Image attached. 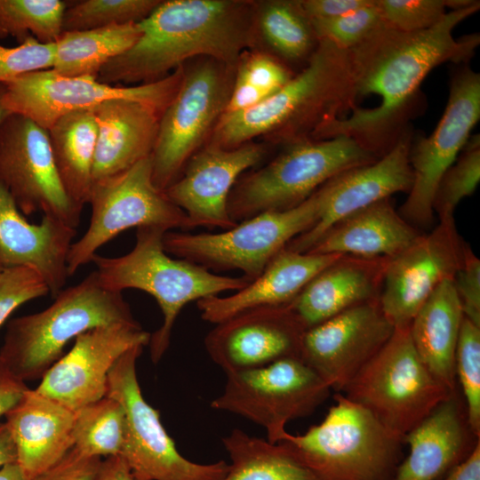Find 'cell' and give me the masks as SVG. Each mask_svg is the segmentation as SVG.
Segmentation results:
<instances>
[{
    "instance_id": "obj_1",
    "label": "cell",
    "mask_w": 480,
    "mask_h": 480,
    "mask_svg": "<svg viewBox=\"0 0 480 480\" xmlns=\"http://www.w3.org/2000/svg\"><path fill=\"white\" fill-rule=\"evenodd\" d=\"M479 1L447 12L431 28L402 32L385 25L348 50L355 108L348 116L322 124L312 139L344 135L380 157L411 127L422 106L420 84L444 62L468 61L479 44L478 33L454 38L453 28L476 13Z\"/></svg>"
},
{
    "instance_id": "obj_2",
    "label": "cell",
    "mask_w": 480,
    "mask_h": 480,
    "mask_svg": "<svg viewBox=\"0 0 480 480\" xmlns=\"http://www.w3.org/2000/svg\"><path fill=\"white\" fill-rule=\"evenodd\" d=\"M255 1L166 0L139 24L140 36L106 64L97 79L116 85L159 81L188 61L208 57L236 67L252 47Z\"/></svg>"
},
{
    "instance_id": "obj_3",
    "label": "cell",
    "mask_w": 480,
    "mask_h": 480,
    "mask_svg": "<svg viewBox=\"0 0 480 480\" xmlns=\"http://www.w3.org/2000/svg\"><path fill=\"white\" fill-rule=\"evenodd\" d=\"M355 107L348 52L319 40L285 85L250 109L223 114L206 143L232 148L261 136L287 145L311 138L322 124Z\"/></svg>"
},
{
    "instance_id": "obj_4",
    "label": "cell",
    "mask_w": 480,
    "mask_h": 480,
    "mask_svg": "<svg viewBox=\"0 0 480 480\" xmlns=\"http://www.w3.org/2000/svg\"><path fill=\"white\" fill-rule=\"evenodd\" d=\"M165 232L159 227H140L131 252L116 258L96 254L92 260L104 287L119 292L138 289L156 300L164 320L151 334L148 344L155 364L168 349L174 323L188 303L227 291H239L251 282L244 276L216 275L196 263L170 257L163 245Z\"/></svg>"
},
{
    "instance_id": "obj_5",
    "label": "cell",
    "mask_w": 480,
    "mask_h": 480,
    "mask_svg": "<svg viewBox=\"0 0 480 480\" xmlns=\"http://www.w3.org/2000/svg\"><path fill=\"white\" fill-rule=\"evenodd\" d=\"M137 322L122 292L104 287L97 272L63 289L45 309L12 319L0 356L21 380L42 379L65 346L93 328Z\"/></svg>"
},
{
    "instance_id": "obj_6",
    "label": "cell",
    "mask_w": 480,
    "mask_h": 480,
    "mask_svg": "<svg viewBox=\"0 0 480 480\" xmlns=\"http://www.w3.org/2000/svg\"><path fill=\"white\" fill-rule=\"evenodd\" d=\"M334 400L322 422L280 443L321 480H391L403 439L343 394Z\"/></svg>"
},
{
    "instance_id": "obj_7",
    "label": "cell",
    "mask_w": 480,
    "mask_h": 480,
    "mask_svg": "<svg viewBox=\"0 0 480 480\" xmlns=\"http://www.w3.org/2000/svg\"><path fill=\"white\" fill-rule=\"evenodd\" d=\"M285 146L273 160L235 184L228 201L235 222L292 208L340 172L380 158L344 135L308 138Z\"/></svg>"
},
{
    "instance_id": "obj_8",
    "label": "cell",
    "mask_w": 480,
    "mask_h": 480,
    "mask_svg": "<svg viewBox=\"0 0 480 480\" xmlns=\"http://www.w3.org/2000/svg\"><path fill=\"white\" fill-rule=\"evenodd\" d=\"M452 392L423 364L408 326L395 328L386 344L340 393L404 439Z\"/></svg>"
},
{
    "instance_id": "obj_9",
    "label": "cell",
    "mask_w": 480,
    "mask_h": 480,
    "mask_svg": "<svg viewBox=\"0 0 480 480\" xmlns=\"http://www.w3.org/2000/svg\"><path fill=\"white\" fill-rule=\"evenodd\" d=\"M323 197L319 188L301 204L282 211H268L219 233L166 231L165 252L208 270H240L252 281L296 236L320 219Z\"/></svg>"
},
{
    "instance_id": "obj_10",
    "label": "cell",
    "mask_w": 480,
    "mask_h": 480,
    "mask_svg": "<svg viewBox=\"0 0 480 480\" xmlns=\"http://www.w3.org/2000/svg\"><path fill=\"white\" fill-rule=\"evenodd\" d=\"M180 85L159 120L151 154L152 179L164 191L181 174L190 157L224 114L236 67L200 57L185 63Z\"/></svg>"
},
{
    "instance_id": "obj_11",
    "label": "cell",
    "mask_w": 480,
    "mask_h": 480,
    "mask_svg": "<svg viewBox=\"0 0 480 480\" xmlns=\"http://www.w3.org/2000/svg\"><path fill=\"white\" fill-rule=\"evenodd\" d=\"M222 392L211 402L262 427L270 443L288 433L286 425L312 414L330 396L329 386L300 357L227 373Z\"/></svg>"
},
{
    "instance_id": "obj_12",
    "label": "cell",
    "mask_w": 480,
    "mask_h": 480,
    "mask_svg": "<svg viewBox=\"0 0 480 480\" xmlns=\"http://www.w3.org/2000/svg\"><path fill=\"white\" fill-rule=\"evenodd\" d=\"M88 203L90 225L68 254L69 276L91 262L103 244L130 228L188 230L184 212L153 182L151 155L118 174L93 182Z\"/></svg>"
},
{
    "instance_id": "obj_13",
    "label": "cell",
    "mask_w": 480,
    "mask_h": 480,
    "mask_svg": "<svg viewBox=\"0 0 480 480\" xmlns=\"http://www.w3.org/2000/svg\"><path fill=\"white\" fill-rule=\"evenodd\" d=\"M144 347L132 348L108 374L107 395L125 412V436L120 455L147 480H220L228 463H198L185 458L164 428L159 412L144 398L136 363Z\"/></svg>"
},
{
    "instance_id": "obj_14",
    "label": "cell",
    "mask_w": 480,
    "mask_h": 480,
    "mask_svg": "<svg viewBox=\"0 0 480 480\" xmlns=\"http://www.w3.org/2000/svg\"><path fill=\"white\" fill-rule=\"evenodd\" d=\"M180 67L150 84L122 86L93 76H64L52 68L23 74L4 84L3 104L12 114L24 116L48 130L60 116L93 108L111 100H132L164 112L181 80Z\"/></svg>"
},
{
    "instance_id": "obj_15",
    "label": "cell",
    "mask_w": 480,
    "mask_h": 480,
    "mask_svg": "<svg viewBox=\"0 0 480 480\" xmlns=\"http://www.w3.org/2000/svg\"><path fill=\"white\" fill-rule=\"evenodd\" d=\"M479 118L480 75L464 65L451 77L447 104L435 130L428 137L412 139V184L399 213L408 223H431L438 183L462 151Z\"/></svg>"
},
{
    "instance_id": "obj_16",
    "label": "cell",
    "mask_w": 480,
    "mask_h": 480,
    "mask_svg": "<svg viewBox=\"0 0 480 480\" xmlns=\"http://www.w3.org/2000/svg\"><path fill=\"white\" fill-rule=\"evenodd\" d=\"M0 184L23 215L42 212L76 228L84 207L67 194L51 149L48 131L11 113L0 125Z\"/></svg>"
},
{
    "instance_id": "obj_17",
    "label": "cell",
    "mask_w": 480,
    "mask_h": 480,
    "mask_svg": "<svg viewBox=\"0 0 480 480\" xmlns=\"http://www.w3.org/2000/svg\"><path fill=\"white\" fill-rule=\"evenodd\" d=\"M465 247L454 218L444 219L431 233L420 235L404 251L387 259L378 300L395 328L410 326L435 289L444 280L454 278Z\"/></svg>"
},
{
    "instance_id": "obj_18",
    "label": "cell",
    "mask_w": 480,
    "mask_h": 480,
    "mask_svg": "<svg viewBox=\"0 0 480 480\" xmlns=\"http://www.w3.org/2000/svg\"><path fill=\"white\" fill-rule=\"evenodd\" d=\"M394 330L379 300H371L306 329L300 356L331 390L340 393L386 344Z\"/></svg>"
},
{
    "instance_id": "obj_19",
    "label": "cell",
    "mask_w": 480,
    "mask_h": 480,
    "mask_svg": "<svg viewBox=\"0 0 480 480\" xmlns=\"http://www.w3.org/2000/svg\"><path fill=\"white\" fill-rule=\"evenodd\" d=\"M150 336L138 322L86 331L44 373L36 389L76 412L107 395L115 364L132 348L148 345Z\"/></svg>"
},
{
    "instance_id": "obj_20",
    "label": "cell",
    "mask_w": 480,
    "mask_h": 480,
    "mask_svg": "<svg viewBox=\"0 0 480 480\" xmlns=\"http://www.w3.org/2000/svg\"><path fill=\"white\" fill-rule=\"evenodd\" d=\"M268 147L251 141L224 148L206 143L185 165L180 176L164 192L188 219V230L197 227L230 229L237 223L229 216L228 201L238 179L259 164Z\"/></svg>"
},
{
    "instance_id": "obj_21",
    "label": "cell",
    "mask_w": 480,
    "mask_h": 480,
    "mask_svg": "<svg viewBox=\"0 0 480 480\" xmlns=\"http://www.w3.org/2000/svg\"><path fill=\"white\" fill-rule=\"evenodd\" d=\"M304 331L286 305L257 308L216 324L204 338V348L227 374L300 357Z\"/></svg>"
},
{
    "instance_id": "obj_22",
    "label": "cell",
    "mask_w": 480,
    "mask_h": 480,
    "mask_svg": "<svg viewBox=\"0 0 480 480\" xmlns=\"http://www.w3.org/2000/svg\"><path fill=\"white\" fill-rule=\"evenodd\" d=\"M412 129L406 131L384 156L376 161L347 170L319 188L323 211L318 221L292 239L286 249L308 252L335 223L348 215L397 192H409L412 172L409 151Z\"/></svg>"
},
{
    "instance_id": "obj_23",
    "label": "cell",
    "mask_w": 480,
    "mask_h": 480,
    "mask_svg": "<svg viewBox=\"0 0 480 480\" xmlns=\"http://www.w3.org/2000/svg\"><path fill=\"white\" fill-rule=\"evenodd\" d=\"M76 229L49 216L29 223L0 184V265L37 272L55 298L67 282L68 254Z\"/></svg>"
},
{
    "instance_id": "obj_24",
    "label": "cell",
    "mask_w": 480,
    "mask_h": 480,
    "mask_svg": "<svg viewBox=\"0 0 480 480\" xmlns=\"http://www.w3.org/2000/svg\"><path fill=\"white\" fill-rule=\"evenodd\" d=\"M403 441L410 452L391 480H440L470 454L480 437L470 428L457 388Z\"/></svg>"
},
{
    "instance_id": "obj_25",
    "label": "cell",
    "mask_w": 480,
    "mask_h": 480,
    "mask_svg": "<svg viewBox=\"0 0 480 480\" xmlns=\"http://www.w3.org/2000/svg\"><path fill=\"white\" fill-rule=\"evenodd\" d=\"M4 417L16 463L28 480L57 464L74 446L75 412L36 388H28Z\"/></svg>"
},
{
    "instance_id": "obj_26",
    "label": "cell",
    "mask_w": 480,
    "mask_h": 480,
    "mask_svg": "<svg viewBox=\"0 0 480 480\" xmlns=\"http://www.w3.org/2000/svg\"><path fill=\"white\" fill-rule=\"evenodd\" d=\"M342 256L284 248L243 289L229 296H211L196 301L201 317L216 324L245 310L285 306L316 275Z\"/></svg>"
},
{
    "instance_id": "obj_27",
    "label": "cell",
    "mask_w": 480,
    "mask_h": 480,
    "mask_svg": "<svg viewBox=\"0 0 480 480\" xmlns=\"http://www.w3.org/2000/svg\"><path fill=\"white\" fill-rule=\"evenodd\" d=\"M97 139L92 183L118 174L150 156L162 113L132 100H111L94 107Z\"/></svg>"
},
{
    "instance_id": "obj_28",
    "label": "cell",
    "mask_w": 480,
    "mask_h": 480,
    "mask_svg": "<svg viewBox=\"0 0 480 480\" xmlns=\"http://www.w3.org/2000/svg\"><path fill=\"white\" fill-rule=\"evenodd\" d=\"M384 262L340 258L316 275L286 306L306 329L354 306L378 300Z\"/></svg>"
},
{
    "instance_id": "obj_29",
    "label": "cell",
    "mask_w": 480,
    "mask_h": 480,
    "mask_svg": "<svg viewBox=\"0 0 480 480\" xmlns=\"http://www.w3.org/2000/svg\"><path fill=\"white\" fill-rule=\"evenodd\" d=\"M420 236L386 198L339 220L306 252L388 259Z\"/></svg>"
},
{
    "instance_id": "obj_30",
    "label": "cell",
    "mask_w": 480,
    "mask_h": 480,
    "mask_svg": "<svg viewBox=\"0 0 480 480\" xmlns=\"http://www.w3.org/2000/svg\"><path fill=\"white\" fill-rule=\"evenodd\" d=\"M463 318L453 279H445L420 307L409 326L420 358L451 391L458 388L455 353Z\"/></svg>"
},
{
    "instance_id": "obj_31",
    "label": "cell",
    "mask_w": 480,
    "mask_h": 480,
    "mask_svg": "<svg viewBox=\"0 0 480 480\" xmlns=\"http://www.w3.org/2000/svg\"><path fill=\"white\" fill-rule=\"evenodd\" d=\"M52 153L68 196L84 207L92 186L97 125L92 108L66 114L47 130Z\"/></svg>"
},
{
    "instance_id": "obj_32",
    "label": "cell",
    "mask_w": 480,
    "mask_h": 480,
    "mask_svg": "<svg viewBox=\"0 0 480 480\" xmlns=\"http://www.w3.org/2000/svg\"><path fill=\"white\" fill-rule=\"evenodd\" d=\"M260 40L264 52L289 67L307 65L319 40L300 0L255 1L252 45Z\"/></svg>"
},
{
    "instance_id": "obj_33",
    "label": "cell",
    "mask_w": 480,
    "mask_h": 480,
    "mask_svg": "<svg viewBox=\"0 0 480 480\" xmlns=\"http://www.w3.org/2000/svg\"><path fill=\"white\" fill-rule=\"evenodd\" d=\"M140 36L138 23L63 31L54 43L52 69L64 76L97 77L106 64L130 49Z\"/></svg>"
},
{
    "instance_id": "obj_34",
    "label": "cell",
    "mask_w": 480,
    "mask_h": 480,
    "mask_svg": "<svg viewBox=\"0 0 480 480\" xmlns=\"http://www.w3.org/2000/svg\"><path fill=\"white\" fill-rule=\"evenodd\" d=\"M222 443L230 463L220 480H321L280 442L235 428Z\"/></svg>"
},
{
    "instance_id": "obj_35",
    "label": "cell",
    "mask_w": 480,
    "mask_h": 480,
    "mask_svg": "<svg viewBox=\"0 0 480 480\" xmlns=\"http://www.w3.org/2000/svg\"><path fill=\"white\" fill-rule=\"evenodd\" d=\"M76 450L89 457L120 455L125 436V412L119 401L105 396L74 412Z\"/></svg>"
},
{
    "instance_id": "obj_36",
    "label": "cell",
    "mask_w": 480,
    "mask_h": 480,
    "mask_svg": "<svg viewBox=\"0 0 480 480\" xmlns=\"http://www.w3.org/2000/svg\"><path fill=\"white\" fill-rule=\"evenodd\" d=\"M67 4L60 0H0V37L52 44L61 35Z\"/></svg>"
},
{
    "instance_id": "obj_37",
    "label": "cell",
    "mask_w": 480,
    "mask_h": 480,
    "mask_svg": "<svg viewBox=\"0 0 480 480\" xmlns=\"http://www.w3.org/2000/svg\"><path fill=\"white\" fill-rule=\"evenodd\" d=\"M160 2L161 0H82L67 4L62 31L140 23Z\"/></svg>"
},
{
    "instance_id": "obj_38",
    "label": "cell",
    "mask_w": 480,
    "mask_h": 480,
    "mask_svg": "<svg viewBox=\"0 0 480 480\" xmlns=\"http://www.w3.org/2000/svg\"><path fill=\"white\" fill-rule=\"evenodd\" d=\"M480 181V140L469 137L461 155L441 178L433 201L439 220L453 218L456 206L471 196Z\"/></svg>"
},
{
    "instance_id": "obj_39",
    "label": "cell",
    "mask_w": 480,
    "mask_h": 480,
    "mask_svg": "<svg viewBox=\"0 0 480 480\" xmlns=\"http://www.w3.org/2000/svg\"><path fill=\"white\" fill-rule=\"evenodd\" d=\"M455 375L463 394L468 424L480 437V326L465 316L456 348Z\"/></svg>"
},
{
    "instance_id": "obj_40",
    "label": "cell",
    "mask_w": 480,
    "mask_h": 480,
    "mask_svg": "<svg viewBox=\"0 0 480 480\" xmlns=\"http://www.w3.org/2000/svg\"><path fill=\"white\" fill-rule=\"evenodd\" d=\"M318 40H325L342 50H351L384 26L376 0L360 9L325 20H311Z\"/></svg>"
},
{
    "instance_id": "obj_41",
    "label": "cell",
    "mask_w": 480,
    "mask_h": 480,
    "mask_svg": "<svg viewBox=\"0 0 480 480\" xmlns=\"http://www.w3.org/2000/svg\"><path fill=\"white\" fill-rule=\"evenodd\" d=\"M386 27L402 32L431 28L445 14L444 0H376Z\"/></svg>"
},
{
    "instance_id": "obj_42",
    "label": "cell",
    "mask_w": 480,
    "mask_h": 480,
    "mask_svg": "<svg viewBox=\"0 0 480 480\" xmlns=\"http://www.w3.org/2000/svg\"><path fill=\"white\" fill-rule=\"evenodd\" d=\"M294 75L276 58L254 49L241 54L235 69V79L269 95L285 85Z\"/></svg>"
},
{
    "instance_id": "obj_43",
    "label": "cell",
    "mask_w": 480,
    "mask_h": 480,
    "mask_svg": "<svg viewBox=\"0 0 480 480\" xmlns=\"http://www.w3.org/2000/svg\"><path fill=\"white\" fill-rule=\"evenodd\" d=\"M49 292L47 284L34 269L27 267L4 268L0 272V326L19 307Z\"/></svg>"
},
{
    "instance_id": "obj_44",
    "label": "cell",
    "mask_w": 480,
    "mask_h": 480,
    "mask_svg": "<svg viewBox=\"0 0 480 480\" xmlns=\"http://www.w3.org/2000/svg\"><path fill=\"white\" fill-rule=\"evenodd\" d=\"M55 44H43L28 37L14 47L0 44V84L33 71L52 68Z\"/></svg>"
},
{
    "instance_id": "obj_45",
    "label": "cell",
    "mask_w": 480,
    "mask_h": 480,
    "mask_svg": "<svg viewBox=\"0 0 480 480\" xmlns=\"http://www.w3.org/2000/svg\"><path fill=\"white\" fill-rule=\"evenodd\" d=\"M453 284L464 316L480 326V260L468 245Z\"/></svg>"
},
{
    "instance_id": "obj_46",
    "label": "cell",
    "mask_w": 480,
    "mask_h": 480,
    "mask_svg": "<svg viewBox=\"0 0 480 480\" xmlns=\"http://www.w3.org/2000/svg\"><path fill=\"white\" fill-rule=\"evenodd\" d=\"M101 460L72 448L57 464L32 480H94Z\"/></svg>"
},
{
    "instance_id": "obj_47",
    "label": "cell",
    "mask_w": 480,
    "mask_h": 480,
    "mask_svg": "<svg viewBox=\"0 0 480 480\" xmlns=\"http://www.w3.org/2000/svg\"><path fill=\"white\" fill-rule=\"evenodd\" d=\"M372 0H300L311 20H332L370 4Z\"/></svg>"
},
{
    "instance_id": "obj_48",
    "label": "cell",
    "mask_w": 480,
    "mask_h": 480,
    "mask_svg": "<svg viewBox=\"0 0 480 480\" xmlns=\"http://www.w3.org/2000/svg\"><path fill=\"white\" fill-rule=\"evenodd\" d=\"M28 388L0 356V418L4 416L20 400Z\"/></svg>"
},
{
    "instance_id": "obj_49",
    "label": "cell",
    "mask_w": 480,
    "mask_h": 480,
    "mask_svg": "<svg viewBox=\"0 0 480 480\" xmlns=\"http://www.w3.org/2000/svg\"><path fill=\"white\" fill-rule=\"evenodd\" d=\"M94 480H147L139 476L121 455L101 460Z\"/></svg>"
},
{
    "instance_id": "obj_50",
    "label": "cell",
    "mask_w": 480,
    "mask_h": 480,
    "mask_svg": "<svg viewBox=\"0 0 480 480\" xmlns=\"http://www.w3.org/2000/svg\"><path fill=\"white\" fill-rule=\"evenodd\" d=\"M440 480H480V441L465 460Z\"/></svg>"
},
{
    "instance_id": "obj_51",
    "label": "cell",
    "mask_w": 480,
    "mask_h": 480,
    "mask_svg": "<svg viewBox=\"0 0 480 480\" xmlns=\"http://www.w3.org/2000/svg\"><path fill=\"white\" fill-rule=\"evenodd\" d=\"M17 459L15 444L6 423L0 421V468L15 463Z\"/></svg>"
},
{
    "instance_id": "obj_52",
    "label": "cell",
    "mask_w": 480,
    "mask_h": 480,
    "mask_svg": "<svg viewBox=\"0 0 480 480\" xmlns=\"http://www.w3.org/2000/svg\"><path fill=\"white\" fill-rule=\"evenodd\" d=\"M0 480H28L17 463H11L0 468Z\"/></svg>"
},
{
    "instance_id": "obj_53",
    "label": "cell",
    "mask_w": 480,
    "mask_h": 480,
    "mask_svg": "<svg viewBox=\"0 0 480 480\" xmlns=\"http://www.w3.org/2000/svg\"><path fill=\"white\" fill-rule=\"evenodd\" d=\"M4 93V84H0V125L4 119L11 114L3 104V96Z\"/></svg>"
},
{
    "instance_id": "obj_54",
    "label": "cell",
    "mask_w": 480,
    "mask_h": 480,
    "mask_svg": "<svg viewBox=\"0 0 480 480\" xmlns=\"http://www.w3.org/2000/svg\"><path fill=\"white\" fill-rule=\"evenodd\" d=\"M4 269V268L0 265V272Z\"/></svg>"
}]
</instances>
